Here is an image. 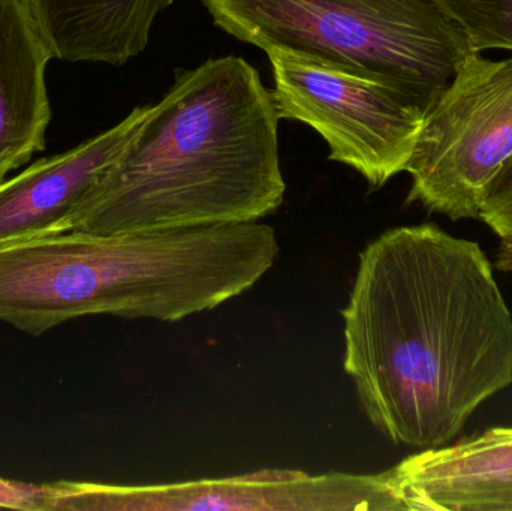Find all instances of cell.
Here are the masks:
<instances>
[{
    "instance_id": "obj_1",
    "label": "cell",
    "mask_w": 512,
    "mask_h": 511,
    "mask_svg": "<svg viewBox=\"0 0 512 511\" xmlns=\"http://www.w3.org/2000/svg\"><path fill=\"white\" fill-rule=\"evenodd\" d=\"M342 317L343 368L391 443L444 446L512 384V315L492 264L436 225L369 243Z\"/></svg>"
},
{
    "instance_id": "obj_11",
    "label": "cell",
    "mask_w": 512,
    "mask_h": 511,
    "mask_svg": "<svg viewBox=\"0 0 512 511\" xmlns=\"http://www.w3.org/2000/svg\"><path fill=\"white\" fill-rule=\"evenodd\" d=\"M54 59L125 65L174 0H29Z\"/></svg>"
},
{
    "instance_id": "obj_9",
    "label": "cell",
    "mask_w": 512,
    "mask_h": 511,
    "mask_svg": "<svg viewBox=\"0 0 512 511\" xmlns=\"http://www.w3.org/2000/svg\"><path fill=\"white\" fill-rule=\"evenodd\" d=\"M391 476L408 511H512V428L415 453Z\"/></svg>"
},
{
    "instance_id": "obj_10",
    "label": "cell",
    "mask_w": 512,
    "mask_h": 511,
    "mask_svg": "<svg viewBox=\"0 0 512 511\" xmlns=\"http://www.w3.org/2000/svg\"><path fill=\"white\" fill-rule=\"evenodd\" d=\"M53 51L29 0H0V182L45 149Z\"/></svg>"
},
{
    "instance_id": "obj_6",
    "label": "cell",
    "mask_w": 512,
    "mask_h": 511,
    "mask_svg": "<svg viewBox=\"0 0 512 511\" xmlns=\"http://www.w3.org/2000/svg\"><path fill=\"white\" fill-rule=\"evenodd\" d=\"M279 119L315 129L330 161L354 168L372 188L406 170L424 113L396 87L378 78L286 51H267Z\"/></svg>"
},
{
    "instance_id": "obj_8",
    "label": "cell",
    "mask_w": 512,
    "mask_h": 511,
    "mask_svg": "<svg viewBox=\"0 0 512 511\" xmlns=\"http://www.w3.org/2000/svg\"><path fill=\"white\" fill-rule=\"evenodd\" d=\"M137 107L113 128L0 182V245L63 233L99 177L116 161L149 114Z\"/></svg>"
},
{
    "instance_id": "obj_5",
    "label": "cell",
    "mask_w": 512,
    "mask_h": 511,
    "mask_svg": "<svg viewBox=\"0 0 512 511\" xmlns=\"http://www.w3.org/2000/svg\"><path fill=\"white\" fill-rule=\"evenodd\" d=\"M512 155V57L471 51L424 116L406 165L408 203L451 221L478 219L484 186Z\"/></svg>"
},
{
    "instance_id": "obj_2",
    "label": "cell",
    "mask_w": 512,
    "mask_h": 511,
    "mask_svg": "<svg viewBox=\"0 0 512 511\" xmlns=\"http://www.w3.org/2000/svg\"><path fill=\"white\" fill-rule=\"evenodd\" d=\"M279 122L273 93L242 57L177 72L63 233L258 222L285 197Z\"/></svg>"
},
{
    "instance_id": "obj_3",
    "label": "cell",
    "mask_w": 512,
    "mask_h": 511,
    "mask_svg": "<svg viewBox=\"0 0 512 511\" xmlns=\"http://www.w3.org/2000/svg\"><path fill=\"white\" fill-rule=\"evenodd\" d=\"M242 281L227 225L65 231L0 245V321L32 336L87 315L176 323L234 299Z\"/></svg>"
},
{
    "instance_id": "obj_14",
    "label": "cell",
    "mask_w": 512,
    "mask_h": 511,
    "mask_svg": "<svg viewBox=\"0 0 512 511\" xmlns=\"http://www.w3.org/2000/svg\"><path fill=\"white\" fill-rule=\"evenodd\" d=\"M41 485H27L0 477V509L39 511Z\"/></svg>"
},
{
    "instance_id": "obj_7",
    "label": "cell",
    "mask_w": 512,
    "mask_h": 511,
    "mask_svg": "<svg viewBox=\"0 0 512 511\" xmlns=\"http://www.w3.org/2000/svg\"><path fill=\"white\" fill-rule=\"evenodd\" d=\"M400 511L391 470L381 474L261 470L225 479L119 486L41 485L39 511Z\"/></svg>"
},
{
    "instance_id": "obj_4",
    "label": "cell",
    "mask_w": 512,
    "mask_h": 511,
    "mask_svg": "<svg viewBox=\"0 0 512 511\" xmlns=\"http://www.w3.org/2000/svg\"><path fill=\"white\" fill-rule=\"evenodd\" d=\"M200 2L239 41L378 78L426 114L472 51L462 29L430 0Z\"/></svg>"
},
{
    "instance_id": "obj_12",
    "label": "cell",
    "mask_w": 512,
    "mask_h": 511,
    "mask_svg": "<svg viewBox=\"0 0 512 511\" xmlns=\"http://www.w3.org/2000/svg\"><path fill=\"white\" fill-rule=\"evenodd\" d=\"M465 33L472 51H512V0H430Z\"/></svg>"
},
{
    "instance_id": "obj_13",
    "label": "cell",
    "mask_w": 512,
    "mask_h": 511,
    "mask_svg": "<svg viewBox=\"0 0 512 511\" xmlns=\"http://www.w3.org/2000/svg\"><path fill=\"white\" fill-rule=\"evenodd\" d=\"M478 218L492 228L502 242L512 243V155L484 186Z\"/></svg>"
},
{
    "instance_id": "obj_15",
    "label": "cell",
    "mask_w": 512,
    "mask_h": 511,
    "mask_svg": "<svg viewBox=\"0 0 512 511\" xmlns=\"http://www.w3.org/2000/svg\"><path fill=\"white\" fill-rule=\"evenodd\" d=\"M496 267L501 272L512 273V243L502 242L496 255Z\"/></svg>"
}]
</instances>
